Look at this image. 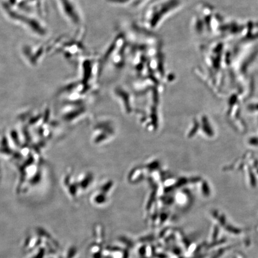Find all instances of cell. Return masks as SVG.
<instances>
[{"label":"cell","instance_id":"6da1fadb","mask_svg":"<svg viewBox=\"0 0 258 258\" xmlns=\"http://www.w3.org/2000/svg\"><path fill=\"white\" fill-rule=\"evenodd\" d=\"M183 6V0H155L145 6L139 25L145 30L155 32L181 11Z\"/></svg>","mask_w":258,"mask_h":258},{"label":"cell","instance_id":"7a4b0ae2","mask_svg":"<svg viewBox=\"0 0 258 258\" xmlns=\"http://www.w3.org/2000/svg\"><path fill=\"white\" fill-rule=\"evenodd\" d=\"M5 9L8 10V14L10 18L13 19V20L17 22H26L25 27L30 28L31 31L35 32L38 35H44L46 33V30L43 26L41 25L39 22L35 21L34 19L28 17V16H24L23 14H19V13L13 11L11 8L5 7Z\"/></svg>","mask_w":258,"mask_h":258},{"label":"cell","instance_id":"3957f363","mask_svg":"<svg viewBox=\"0 0 258 258\" xmlns=\"http://www.w3.org/2000/svg\"><path fill=\"white\" fill-rule=\"evenodd\" d=\"M59 4L63 14L74 25H78L82 21L78 8L73 0H59Z\"/></svg>","mask_w":258,"mask_h":258},{"label":"cell","instance_id":"277c9868","mask_svg":"<svg viewBox=\"0 0 258 258\" xmlns=\"http://www.w3.org/2000/svg\"><path fill=\"white\" fill-rule=\"evenodd\" d=\"M109 4L119 7L138 9L145 7L151 0H106Z\"/></svg>","mask_w":258,"mask_h":258}]
</instances>
